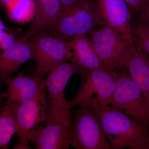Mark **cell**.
I'll return each instance as SVG.
<instances>
[{
	"instance_id": "obj_1",
	"label": "cell",
	"mask_w": 149,
	"mask_h": 149,
	"mask_svg": "<svg viewBox=\"0 0 149 149\" xmlns=\"http://www.w3.org/2000/svg\"><path fill=\"white\" fill-rule=\"evenodd\" d=\"M95 109L114 149H149V129L110 105Z\"/></svg>"
},
{
	"instance_id": "obj_2",
	"label": "cell",
	"mask_w": 149,
	"mask_h": 149,
	"mask_svg": "<svg viewBox=\"0 0 149 149\" xmlns=\"http://www.w3.org/2000/svg\"><path fill=\"white\" fill-rule=\"evenodd\" d=\"M85 69L75 63L65 62L49 73L46 79L47 98L46 125L62 124L73 133L72 108L65 97V89L72 75H81Z\"/></svg>"
},
{
	"instance_id": "obj_3",
	"label": "cell",
	"mask_w": 149,
	"mask_h": 149,
	"mask_svg": "<svg viewBox=\"0 0 149 149\" xmlns=\"http://www.w3.org/2000/svg\"><path fill=\"white\" fill-rule=\"evenodd\" d=\"M79 90L72 100L68 101L71 108L75 106L95 108L110 105L116 82V71L107 68L85 69Z\"/></svg>"
},
{
	"instance_id": "obj_4",
	"label": "cell",
	"mask_w": 149,
	"mask_h": 149,
	"mask_svg": "<svg viewBox=\"0 0 149 149\" xmlns=\"http://www.w3.org/2000/svg\"><path fill=\"white\" fill-rule=\"evenodd\" d=\"M105 24L94 0H81L62 10L57 21L49 33L63 39H71L88 35L92 29Z\"/></svg>"
},
{
	"instance_id": "obj_5",
	"label": "cell",
	"mask_w": 149,
	"mask_h": 149,
	"mask_svg": "<svg viewBox=\"0 0 149 149\" xmlns=\"http://www.w3.org/2000/svg\"><path fill=\"white\" fill-rule=\"evenodd\" d=\"M116 71L111 105L149 129V102L124 68H119Z\"/></svg>"
},
{
	"instance_id": "obj_6",
	"label": "cell",
	"mask_w": 149,
	"mask_h": 149,
	"mask_svg": "<svg viewBox=\"0 0 149 149\" xmlns=\"http://www.w3.org/2000/svg\"><path fill=\"white\" fill-rule=\"evenodd\" d=\"M35 52L36 69L34 75L42 77L68 61L74 62L70 41L49 32H39L29 38Z\"/></svg>"
},
{
	"instance_id": "obj_7",
	"label": "cell",
	"mask_w": 149,
	"mask_h": 149,
	"mask_svg": "<svg viewBox=\"0 0 149 149\" xmlns=\"http://www.w3.org/2000/svg\"><path fill=\"white\" fill-rule=\"evenodd\" d=\"M72 147L75 149H113L104 133L97 113L90 107L72 112Z\"/></svg>"
},
{
	"instance_id": "obj_8",
	"label": "cell",
	"mask_w": 149,
	"mask_h": 149,
	"mask_svg": "<svg viewBox=\"0 0 149 149\" xmlns=\"http://www.w3.org/2000/svg\"><path fill=\"white\" fill-rule=\"evenodd\" d=\"M6 102L13 112L16 123L18 143L13 149H30L29 133L45 122L47 104L46 88L33 98L19 105H13Z\"/></svg>"
},
{
	"instance_id": "obj_9",
	"label": "cell",
	"mask_w": 149,
	"mask_h": 149,
	"mask_svg": "<svg viewBox=\"0 0 149 149\" xmlns=\"http://www.w3.org/2000/svg\"><path fill=\"white\" fill-rule=\"evenodd\" d=\"M88 34L95 51L105 66L112 70L119 67L121 58L133 44L106 24L94 28Z\"/></svg>"
},
{
	"instance_id": "obj_10",
	"label": "cell",
	"mask_w": 149,
	"mask_h": 149,
	"mask_svg": "<svg viewBox=\"0 0 149 149\" xmlns=\"http://www.w3.org/2000/svg\"><path fill=\"white\" fill-rule=\"evenodd\" d=\"M96 5L105 24L133 43L129 6L123 0H96Z\"/></svg>"
},
{
	"instance_id": "obj_11",
	"label": "cell",
	"mask_w": 149,
	"mask_h": 149,
	"mask_svg": "<svg viewBox=\"0 0 149 149\" xmlns=\"http://www.w3.org/2000/svg\"><path fill=\"white\" fill-rule=\"evenodd\" d=\"M29 60L35 61V50L29 39L24 36L16 39L10 47L0 53V88L6 84L11 74L17 72Z\"/></svg>"
},
{
	"instance_id": "obj_12",
	"label": "cell",
	"mask_w": 149,
	"mask_h": 149,
	"mask_svg": "<svg viewBox=\"0 0 149 149\" xmlns=\"http://www.w3.org/2000/svg\"><path fill=\"white\" fill-rule=\"evenodd\" d=\"M149 102V57L133 44L119 63Z\"/></svg>"
},
{
	"instance_id": "obj_13",
	"label": "cell",
	"mask_w": 149,
	"mask_h": 149,
	"mask_svg": "<svg viewBox=\"0 0 149 149\" xmlns=\"http://www.w3.org/2000/svg\"><path fill=\"white\" fill-rule=\"evenodd\" d=\"M72 135L66 126L54 123L45 127L41 125L32 130L28 139L37 149H68L72 147Z\"/></svg>"
},
{
	"instance_id": "obj_14",
	"label": "cell",
	"mask_w": 149,
	"mask_h": 149,
	"mask_svg": "<svg viewBox=\"0 0 149 149\" xmlns=\"http://www.w3.org/2000/svg\"><path fill=\"white\" fill-rule=\"evenodd\" d=\"M46 79L33 76H26L19 73L17 77H9L6 80L8 103L18 106L33 98L46 89Z\"/></svg>"
},
{
	"instance_id": "obj_15",
	"label": "cell",
	"mask_w": 149,
	"mask_h": 149,
	"mask_svg": "<svg viewBox=\"0 0 149 149\" xmlns=\"http://www.w3.org/2000/svg\"><path fill=\"white\" fill-rule=\"evenodd\" d=\"M35 12L24 37L29 39L40 32H49L58 19L62 8L59 0H33Z\"/></svg>"
},
{
	"instance_id": "obj_16",
	"label": "cell",
	"mask_w": 149,
	"mask_h": 149,
	"mask_svg": "<svg viewBox=\"0 0 149 149\" xmlns=\"http://www.w3.org/2000/svg\"><path fill=\"white\" fill-rule=\"evenodd\" d=\"M87 35L76 36L70 40L74 54V63L88 70L106 68Z\"/></svg>"
},
{
	"instance_id": "obj_17",
	"label": "cell",
	"mask_w": 149,
	"mask_h": 149,
	"mask_svg": "<svg viewBox=\"0 0 149 149\" xmlns=\"http://www.w3.org/2000/svg\"><path fill=\"white\" fill-rule=\"evenodd\" d=\"M16 133L14 115L6 102L1 107L0 113V149H8L11 140Z\"/></svg>"
},
{
	"instance_id": "obj_18",
	"label": "cell",
	"mask_w": 149,
	"mask_h": 149,
	"mask_svg": "<svg viewBox=\"0 0 149 149\" xmlns=\"http://www.w3.org/2000/svg\"><path fill=\"white\" fill-rule=\"evenodd\" d=\"M9 17L14 21L24 22L33 18L35 5L33 0H11L6 7Z\"/></svg>"
},
{
	"instance_id": "obj_19",
	"label": "cell",
	"mask_w": 149,
	"mask_h": 149,
	"mask_svg": "<svg viewBox=\"0 0 149 149\" xmlns=\"http://www.w3.org/2000/svg\"><path fill=\"white\" fill-rule=\"evenodd\" d=\"M133 44L149 57V24L141 20L132 26Z\"/></svg>"
},
{
	"instance_id": "obj_20",
	"label": "cell",
	"mask_w": 149,
	"mask_h": 149,
	"mask_svg": "<svg viewBox=\"0 0 149 149\" xmlns=\"http://www.w3.org/2000/svg\"><path fill=\"white\" fill-rule=\"evenodd\" d=\"M129 7L136 11L142 12L146 7L148 0H123Z\"/></svg>"
},
{
	"instance_id": "obj_21",
	"label": "cell",
	"mask_w": 149,
	"mask_h": 149,
	"mask_svg": "<svg viewBox=\"0 0 149 149\" xmlns=\"http://www.w3.org/2000/svg\"><path fill=\"white\" fill-rule=\"evenodd\" d=\"M15 40L16 39L13 34L8 33L0 43V53L10 47L15 42Z\"/></svg>"
},
{
	"instance_id": "obj_22",
	"label": "cell",
	"mask_w": 149,
	"mask_h": 149,
	"mask_svg": "<svg viewBox=\"0 0 149 149\" xmlns=\"http://www.w3.org/2000/svg\"><path fill=\"white\" fill-rule=\"evenodd\" d=\"M62 6V10L70 7L77 3L81 0H59Z\"/></svg>"
},
{
	"instance_id": "obj_23",
	"label": "cell",
	"mask_w": 149,
	"mask_h": 149,
	"mask_svg": "<svg viewBox=\"0 0 149 149\" xmlns=\"http://www.w3.org/2000/svg\"><path fill=\"white\" fill-rule=\"evenodd\" d=\"M141 13V20L149 24V0L146 7Z\"/></svg>"
},
{
	"instance_id": "obj_24",
	"label": "cell",
	"mask_w": 149,
	"mask_h": 149,
	"mask_svg": "<svg viewBox=\"0 0 149 149\" xmlns=\"http://www.w3.org/2000/svg\"><path fill=\"white\" fill-rule=\"evenodd\" d=\"M7 93L5 91H0V111L1 108L2 101L4 99L7 97Z\"/></svg>"
},
{
	"instance_id": "obj_25",
	"label": "cell",
	"mask_w": 149,
	"mask_h": 149,
	"mask_svg": "<svg viewBox=\"0 0 149 149\" xmlns=\"http://www.w3.org/2000/svg\"><path fill=\"white\" fill-rule=\"evenodd\" d=\"M8 34V33L5 32L4 31H0V43H1V41Z\"/></svg>"
},
{
	"instance_id": "obj_26",
	"label": "cell",
	"mask_w": 149,
	"mask_h": 149,
	"mask_svg": "<svg viewBox=\"0 0 149 149\" xmlns=\"http://www.w3.org/2000/svg\"><path fill=\"white\" fill-rule=\"evenodd\" d=\"M10 1L11 0H0V3L6 7L10 2Z\"/></svg>"
},
{
	"instance_id": "obj_27",
	"label": "cell",
	"mask_w": 149,
	"mask_h": 149,
	"mask_svg": "<svg viewBox=\"0 0 149 149\" xmlns=\"http://www.w3.org/2000/svg\"><path fill=\"white\" fill-rule=\"evenodd\" d=\"M5 29V27L3 23L0 20V31H3Z\"/></svg>"
}]
</instances>
